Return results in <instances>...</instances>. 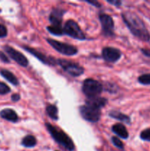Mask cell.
<instances>
[{
  "mask_svg": "<svg viewBox=\"0 0 150 151\" xmlns=\"http://www.w3.org/2000/svg\"><path fill=\"white\" fill-rule=\"evenodd\" d=\"M121 17L126 26L134 36L146 42L150 41L149 32L144 21L136 13L132 11H124L121 13Z\"/></svg>",
  "mask_w": 150,
  "mask_h": 151,
  "instance_id": "obj_1",
  "label": "cell"
},
{
  "mask_svg": "<svg viewBox=\"0 0 150 151\" xmlns=\"http://www.w3.org/2000/svg\"><path fill=\"white\" fill-rule=\"evenodd\" d=\"M45 126L47 128V131H49L51 137L54 139L56 142L58 143L60 145H61L62 147H63L67 150H74L75 145L73 142V140L64 131L60 130V128L53 126L51 124L49 123V122H46L45 124Z\"/></svg>",
  "mask_w": 150,
  "mask_h": 151,
  "instance_id": "obj_2",
  "label": "cell"
},
{
  "mask_svg": "<svg viewBox=\"0 0 150 151\" xmlns=\"http://www.w3.org/2000/svg\"><path fill=\"white\" fill-rule=\"evenodd\" d=\"M82 90L83 94L88 98L99 97L104 90L103 85L99 81L92 78H88L84 81L82 83Z\"/></svg>",
  "mask_w": 150,
  "mask_h": 151,
  "instance_id": "obj_3",
  "label": "cell"
},
{
  "mask_svg": "<svg viewBox=\"0 0 150 151\" xmlns=\"http://www.w3.org/2000/svg\"><path fill=\"white\" fill-rule=\"evenodd\" d=\"M63 34L67 35L74 39L84 41L86 39L85 33L79 27V24L75 21L72 19H69L63 26Z\"/></svg>",
  "mask_w": 150,
  "mask_h": 151,
  "instance_id": "obj_4",
  "label": "cell"
},
{
  "mask_svg": "<svg viewBox=\"0 0 150 151\" xmlns=\"http://www.w3.org/2000/svg\"><path fill=\"white\" fill-rule=\"evenodd\" d=\"M57 64H58L63 70L72 77H79L83 75L84 68L74 62L65 59H57Z\"/></svg>",
  "mask_w": 150,
  "mask_h": 151,
  "instance_id": "obj_5",
  "label": "cell"
},
{
  "mask_svg": "<svg viewBox=\"0 0 150 151\" xmlns=\"http://www.w3.org/2000/svg\"><path fill=\"white\" fill-rule=\"evenodd\" d=\"M46 41L53 49L61 54L68 56L75 55L77 54L78 50L76 47L71 44L62 43L59 41H56L51 38H46Z\"/></svg>",
  "mask_w": 150,
  "mask_h": 151,
  "instance_id": "obj_6",
  "label": "cell"
},
{
  "mask_svg": "<svg viewBox=\"0 0 150 151\" xmlns=\"http://www.w3.org/2000/svg\"><path fill=\"white\" fill-rule=\"evenodd\" d=\"M79 113L85 120L90 122H97L101 117V109L84 105L79 107Z\"/></svg>",
  "mask_w": 150,
  "mask_h": 151,
  "instance_id": "obj_7",
  "label": "cell"
},
{
  "mask_svg": "<svg viewBox=\"0 0 150 151\" xmlns=\"http://www.w3.org/2000/svg\"><path fill=\"white\" fill-rule=\"evenodd\" d=\"M2 48L4 52L7 55V56H9L12 60L16 62L21 66L26 67L28 66L29 61H28L27 58L21 52L18 51L16 49H14L13 47H10L9 45L3 46Z\"/></svg>",
  "mask_w": 150,
  "mask_h": 151,
  "instance_id": "obj_8",
  "label": "cell"
},
{
  "mask_svg": "<svg viewBox=\"0 0 150 151\" xmlns=\"http://www.w3.org/2000/svg\"><path fill=\"white\" fill-rule=\"evenodd\" d=\"M99 21L101 22L102 34L104 36L111 37L115 35L114 33V22L110 15L106 13H100Z\"/></svg>",
  "mask_w": 150,
  "mask_h": 151,
  "instance_id": "obj_9",
  "label": "cell"
},
{
  "mask_svg": "<svg viewBox=\"0 0 150 151\" xmlns=\"http://www.w3.org/2000/svg\"><path fill=\"white\" fill-rule=\"evenodd\" d=\"M22 47H23V49L25 51L28 52L31 55L35 56V58H37L40 61H41L44 64L49 65V66H55L57 64V60L54 58L51 57V56H48L46 55H44L41 52L35 50L33 48H31L29 47L22 46Z\"/></svg>",
  "mask_w": 150,
  "mask_h": 151,
  "instance_id": "obj_10",
  "label": "cell"
},
{
  "mask_svg": "<svg viewBox=\"0 0 150 151\" xmlns=\"http://www.w3.org/2000/svg\"><path fill=\"white\" fill-rule=\"evenodd\" d=\"M122 53L119 49L111 47H106L102 49L101 57L109 63H116L121 58Z\"/></svg>",
  "mask_w": 150,
  "mask_h": 151,
  "instance_id": "obj_11",
  "label": "cell"
},
{
  "mask_svg": "<svg viewBox=\"0 0 150 151\" xmlns=\"http://www.w3.org/2000/svg\"><path fill=\"white\" fill-rule=\"evenodd\" d=\"M66 11L60 7H55L53 9L50 13L49 17L51 26L63 27L62 23H63V17Z\"/></svg>",
  "mask_w": 150,
  "mask_h": 151,
  "instance_id": "obj_12",
  "label": "cell"
},
{
  "mask_svg": "<svg viewBox=\"0 0 150 151\" xmlns=\"http://www.w3.org/2000/svg\"><path fill=\"white\" fill-rule=\"evenodd\" d=\"M0 116L8 122L16 123L19 121V116L17 113L12 109H4L0 111Z\"/></svg>",
  "mask_w": 150,
  "mask_h": 151,
  "instance_id": "obj_13",
  "label": "cell"
},
{
  "mask_svg": "<svg viewBox=\"0 0 150 151\" xmlns=\"http://www.w3.org/2000/svg\"><path fill=\"white\" fill-rule=\"evenodd\" d=\"M107 103V100L104 97H96L93 98H88L85 100V105L91 106V107L96 108V109H101Z\"/></svg>",
  "mask_w": 150,
  "mask_h": 151,
  "instance_id": "obj_14",
  "label": "cell"
},
{
  "mask_svg": "<svg viewBox=\"0 0 150 151\" xmlns=\"http://www.w3.org/2000/svg\"><path fill=\"white\" fill-rule=\"evenodd\" d=\"M112 131L116 134V136L119 137L120 138L126 139L129 137V133L126 130V127L122 123H116L113 125L111 128Z\"/></svg>",
  "mask_w": 150,
  "mask_h": 151,
  "instance_id": "obj_15",
  "label": "cell"
},
{
  "mask_svg": "<svg viewBox=\"0 0 150 151\" xmlns=\"http://www.w3.org/2000/svg\"><path fill=\"white\" fill-rule=\"evenodd\" d=\"M0 75L1 77L4 78L7 81L12 84L13 86H19V81L18 78H16V75L11 72L10 71L7 70V69H2L0 70Z\"/></svg>",
  "mask_w": 150,
  "mask_h": 151,
  "instance_id": "obj_16",
  "label": "cell"
},
{
  "mask_svg": "<svg viewBox=\"0 0 150 151\" xmlns=\"http://www.w3.org/2000/svg\"><path fill=\"white\" fill-rule=\"evenodd\" d=\"M108 116L110 117L113 118V119L121 121L123 123L128 124V125H129L131 123V119L129 116H127V115L121 113L120 111H111L109 112Z\"/></svg>",
  "mask_w": 150,
  "mask_h": 151,
  "instance_id": "obj_17",
  "label": "cell"
},
{
  "mask_svg": "<svg viewBox=\"0 0 150 151\" xmlns=\"http://www.w3.org/2000/svg\"><path fill=\"white\" fill-rule=\"evenodd\" d=\"M36 145V138L32 135H26L21 140V145H23L25 147H28V148L34 147Z\"/></svg>",
  "mask_w": 150,
  "mask_h": 151,
  "instance_id": "obj_18",
  "label": "cell"
},
{
  "mask_svg": "<svg viewBox=\"0 0 150 151\" xmlns=\"http://www.w3.org/2000/svg\"><path fill=\"white\" fill-rule=\"evenodd\" d=\"M47 115L54 120L58 119V109L54 105H48L46 108Z\"/></svg>",
  "mask_w": 150,
  "mask_h": 151,
  "instance_id": "obj_19",
  "label": "cell"
},
{
  "mask_svg": "<svg viewBox=\"0 0 150 151\" xmlns=\"http://www.w3.org/2000/svg\"><path fill=\"white\" fill-rule=\"evenodd\" d=\"M47 30L49 32L54 35L60 36L63 35V27H54V26H48L46 27Z\"/></svg>",
  "mask_w": 150,
  "mask_h": 151,
  "instance_id": "obj_20",
  "label": "cell"
},
{
  "mask_svg": "<svg viewBox=\"0 0 150 151\" xmlns=\"http://www.w3.org/2000/svg\"><path fill=\"white\" fill-rule=\"evenodd\" d=\"M138 81L139 83L142 84V85L150 86V73L140 75L138 78Z\"/></svg>",
  "mask_w": 150,
  "mask_h": 151,
  "instance_id": "obj_21",
  "label": "cell"
},
{
  "mask_svg": "<svg viewBox=\"0 0 150 151\" xmlns=\"http://www.w3.org/2000/svg\"><path fill=\"white\" fill-rule=\"evenodd\" d=\"M111 142L113 143V145L116 147H117L119 150H124V143L118 138L117 137H111Z\"/></svg>",
  "mask_w": 150,
  "mask_h": 151,
  "instance_id": "obj_22",
  "label": "cell"
},
{
  "mask_svg": "<svg viewBox=\"0 0 150 151\" xmlns=\"http://www.w3.org/2000/svg\"><path fill=\"white\" fill-rule=\"evenodd\" d=\"M140 138L143 141L150 142V128L144 129L140 134Z\"/></svg>",
  "mask_w": 150,
  "mask_h": 151,
  "instance_id": "obj_23",
  "label": "cell"
},
{
  "mask_svg": "<svg viewBox=\"0 0 150 151\" xmlns=\"http://www.w3.org/2000/svg\"><path fill=\"white\" fill-rule=\"evenodd\" d=\"M11 91L10 87L5 83L0 82V95H6Z\"/></svg>",
  "mask_w": 150,
  "mask_h": 151,
  "instance_id": "obj_24",
  "label": "cell"
},
{
  "mask_svg": "<svg viewBox=\"0 0 150 151\" xmlns=\"http://www.w3.org/2000/svg\"><path fill=\"white\" fill-rule=\"evenodd\" d=\"M107 86L105 88H104L106 91H109L110 93H116L117 92L118 88H117V86L115 85L113 83H108L106 84Z\"/></svg>",
  "mask_w": 150,
  "mask_h": 151,
  "instance_id": "obj_25",
  "label": "cell"
},
{
  "mask_svg": "<svg viewBox=\"0 0 150 151\" xmlns=\"http://www.w3.org/2000/svg\"><path fill=\"white\" fill-rule=\"evenodd\" d=\"M7 33H8V32H7V29L5 25L0 23V38L7 37Z\"/></svg>",
  "mask_w": 150,
  "mask_h": 151,
  "instance_id": "obj_26",
  "label": "cell"
},
{
  "mask_svg": "<svg viewBox=\"0 0 150 151\" xmlns=\"http://www.w3.org/2000/svg\"><path fill=\"white\" fill-rule=\"evenodd\" d=\"M0 60L4 63H10V60L9 59L7 55L2 51H0Z\"/></svg>",
  "mask_w": 150,
  "mask_h": 151,
  "instance_id": "obj_27",
  "label": "cell"
},
{
  "mask_svg": "<svg viewBox=\"0 0 150 151\" xmlns=\"http://www.w3.org/2000/svg\"><path fill=\"white\" fill-rule=\"evenodd\" d=\"M107 2L110 4H113V5L116 6V7H119L122 4L121 1H119V0H107Z\"/></svg>",
  "mask_w": 150,
  "mask_h": 151,
  "instance_id": "obj_28",
  "label": "cell"
},
{
  "mask_svg": "<svg viewBox=\"0 0 150 151\" xmlns=\"http://www.w3.org/2000/svg\"><path fill=\"white\" fill-rule=\"evenodd\" d=\"M141 52H142V54L146 56V57L150 58V49L141 48Z\"/></svg>",
  "mask_w": 150,
  "mask_h": 151,
  "instance_id": "obj_29",
  "label": "cell"
},
{
  "mask_svg": "<svg viewBox=\"0 0 150 151\" xmlns=\"http://www.w3.org/2000/svg\"><path fill=\"white\" fill-rule=\"evenodd\" d=\"M86 1L87 3H88V4H91V5L94 6V7H101V4H100L99 1H95V0H93V1H88H88Z\"/></svg>",
  "mask_w": 150,
  "mask_h": 151,
  "instance_id": "obj_30",
  "label": "cell"
},
{
  "mask_svg": "<svg viewBox=\"0 0 150 151\" xmlns=\"http://www.w3.org/2000/svg\"><path fill=\"white\" fill-rule=\"evenodd\" d=\"M21 99V96L19 94H13L11 95V100L14 103L19 101Z\"/></svg>",
  "mask_w": 150,
  "mask_h": 151,
  "instance_id": "obj_31",
  "label": "cell"
},
{
  "mask_svg": "<svg viewBox=\"0 0 150 151\" xmlns=\"http://www.w3.org/2000/svg\"><path fill=\"white\" fill-rule=\"evenodd\" d=\"M55 151H59V150H55Z\"/></svg>",
  "mask_w": 150,
  "mask_h": 151,
  "instance_id": "obj_32",
  "label": "cell"
}]
</instances>
